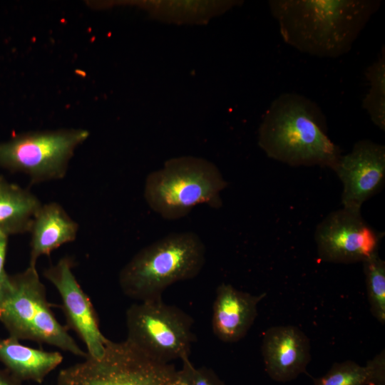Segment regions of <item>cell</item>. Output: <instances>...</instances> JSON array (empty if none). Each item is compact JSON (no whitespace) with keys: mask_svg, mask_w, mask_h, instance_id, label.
<instances>
[{"mask_svg":"<svg viewBox=\"0 0 385 385\" xmlns=\"http://www.w3.org/2000/svg\"><path fill=\"white\" fill-rule=\"evenodd\" d=\"M270 11L285 43L318 58L351 49L381 5L378 0H270Z\"/></svg>","mask_w":385,"mask_h":385,"instance_id":"6da1fadb","label":"cell"},{"mask_svg":"<svg viewBox=\"0 0 385 385\" xmlns=\"http://www.w3.org/2000/svg\"><path fill=\"white\" fill-rule=\"evenodd\" d=\"M258 145L267 157L291 166L334 170L342 155L327 135L320 106L297 93H282L272 101L259 127Z\"/></svg>","mask_w":385,"mask_h":385,"instance_id":"7a4b0ae2","label":"cell"},{"mask_svg":"<svg viewBox=\"0 0 385 385\" xmlns=\"http://www.w3.org/2000/svg\"><path fill=\"white\" fill-rule=\"evenodd\" d=\"M205 252L196 233H170L142 248L125 265L118 275L120 289L140 302L160 299L170 285L200 272Z\"/></svg>","mask_w":385,"mask_h":385,"instance_id":"3957f363","label":"cell"},{"mask_svg":"<svg viewBox=\"0 0 385 385\" xmlns=\"http://www.w3.org/2000/svg\"><path fill=\"white\" fill-rule=\"evenodd\" d=\"M227 185L213 163L202 158L180 156L166 160L161 168L147 175L143 194L153 211L163 219L176 220L199 205L221 207L220 193Z\"/></svg>","mask_w":385,"mask_h":385,"instance_id":"277c9868","label":"cell"},{"mask_svg":"<svg viewBox=\"0 0 385 385\" xmlns=\"http://www.w3.org/2000/svg\"><path fill=\"white\" fill-rule=\"evenodd\" d=\"M0 322L9 336L19 340L49 344L83 359L88 356L55 317L36 266L9 274L0 298Z\"/></svg>","mask_w":385,"mask_h":385,"instance_id":"5b68a950","label":"cell"},{"mask_svg":"<svg viewBox=\"0 0 385 385\" xmlns=\"http://www.w3.org/2000/svg\"><path fill=\"white\" fill-rule=\"evenodd\" d=\"M177 370L145 354L128 340H108L100 357L63 369L56 385H169Z\"/></svg>","mask_w":385,"mask_h":385,"instance_id":"8992f818","label":"cell"},{"mask_svg":"<svg viewBox=\"0 0 385 385\" xmlns=\"http://www.w3.org/2000/svg\"><path fill=\"white\" fill-rule=\"evenodd\" d=\"M89 136L84 129L30 131L0 142V167L27 175L32 184L63 178L75 150Z\"/></svg>","mask_w":385,"mask_h":385,"instance_id":"52a82bcc","label":"cell"},{"mask_svg":"<svg viewBox=\"0 0 385 385\" xmlns=\"http://www.w3.org/2000/svg\"><path fill=\"white\" fill-rule=\"evenodd\" d=\"M125 318L126 340L147 356L167 364L189 358L193 319L180 308L161 298L143 301L130 306Z\"/></svg>","mask_w":385,"mask_h":385,"instance_id":"ba28073f","label":"cell"},{"mask_svg":"<svg viewBox=\"0 0 385 385\" xmlns=\"http://www.w3.org/2000/svg\"><path fill=\"white\" fill-rule=\"evenodd\" d=\"M382 237L364 220L361 211L343 207L329 213L314 232L319 258L342 264L363 262L378 253Z\"/></svg>","mask_w":385,"mask_h":385,"instance_id":"9c48e42d","label":"cell"},{"mask_svg":"<svg viewBox=\"0 0 385 385\" xmlns=\"http://www.w3.org/2000/svg\"><path fill=\"white\" fill-rule=\"evenodd\" d=\"M73 267L71 258L63 257L46 268L43 276L55 287L61 297L66 327L75 332L85 344L88 356L100 357L109 339L102 334L97 313L78 282Z\"/></svg>","mask_w":385,"mask_h":385,"instance_id":"30bf717a","label":"cell"},{"mask_svg":"<svg viewBox=\"0 0 385 385\" xmlns=\"http://www.w3.org/2000/svg\"><path fill=\"white\" fill-rule=\"evenodd\" d=\"M334 171L343 185L342 207L361 211L363 203L384 184L385 146L371 140H359L350 152L341 155Z\"/></svg>","mask_w":385,"mask_h":385,"instance_id":"8fae6325","label":"cell"},{"mask_svg":"<svg viewBox=\"0 0 385 385\" xmlns=\"http://www.w3.org/2000/svg\"><path fill=\"white\" fill-rule=\"evenodd\" d=\"M310 342L298 327L274 326L264 334L262 355L265 371L277 382H288L304 373L311 360Z\"/></svg>","mask_w":385,"mask_h":385,"instance_id":"7c38bea8","label":"cell"},{"mask_svg":"<svg viewBox=\"0 0 385 385\" xmlns=\"http://www.w3.org/2000/svg\"><path fill=\"white\" fill-rule=\"evenodd\" d=\"M266 293L252 294L222 283L217 289L212 309V327L215 335L227 343L242 339L257 315L258 304Z\"/></svg>","mask_w":385,"mask_h":385,"instance_id":"4fadbf2b","label":"cell"},{"mask_svg":"<svg viewBox=\"0 0 385 385\" xmlns=\"http://www.w3.org/2000/svg\"><path fill=\"white\" fill-rule=\"evenodd\" d=\"M78 224L58 202L41 205L31 225L29 265L36 266L38 259L61 245L76 240Z\"/></svg>","mask_w":385,"mask_h":385,"instance_id":"5bb4252c","label":"cell"},{"mask_svg":"<svg viewBox=\"0 0 385 385\" xmlns=\"http://www.w3.org/2000/svg\"><path fill=\"white\" fill-rule=\"evenodd\" d=\"M63 359L58 351L34 349L10 336L0 338V363L21 382L31 381L41 384Z\"/></svg>","mask_w":385,"mask_h":385,"instance_id":"9a60e30c","label":"cell"},{"mask_svg":"<svg viewBox=\"0 0 385 385\" xmlns=\"http://www.w3.org/2000/svg\"><path fill=\"white\" fill-rule=\"evenodd\" d=\"M41 205L31 190L0 176L1 232L8 237L29 232Z\"/></svg>","mask_w":385,"mask_h":385,"instance_id":"2e32d148","label":"cell"},{"mask_svg":"<svg viewBox=\"0 0 385 385\" xmlns=\"http://www.w3.org/2000/svg\"><path fill=\"white\" fill-rule=\"evenodd\" d=\"M240 1H151L139 3L151 16L160 21L203 24L215 16L224 14Z\"/></svg>","mask_w":385,"mask_h":385,"instance_id":"e0dca14e","label":"cell"},{"mask_svg":"<svg viewBox=\"0 0 385 385\" xmlns=\"http://www.w3.org/2000/svg\"><path fill=\"white\" fill-rule=\"evenodd\" d=\"M369 85L362 100V108L371 122L380 130H385V50H381L377 59L364 72Z\"/></svg>","mask_w":385,"mask_h":385,"instance_id":"ac0fdd59","label":"cell"},{"mask_svg":"<svg viewBox=\"0 0 385 385\" xmlns=\"http://www.w3.org/2000/svg\"><path fill=\"white\" fill-rule=\"evenodd\" d=\"M370 311L381 324L385 323V262L376 253L363 262Z\"/></svg>","mask_w":385,"mask_h":385,"instance_id":"d6986e66","label":"cell"},{"mask_svg":"<svg viewBox=\"0 0 385 385\" xmlns=\"http://www.w3.org/2000/svg\"><path fill=\"white\" fill-rule=\"evenodd\" d=\"M374 361L365 366L351 360L334 363L323 376L314 379L313 385H371Z\"/></svg>","mask_w":385,"mask_h":385,"instance_id":"ffe728a7","label":"cell"},{"mask_svg":"<svg viewBox=\"0 0 385 385\" xmlns=\"http://www.w3.org/2000/svg\"><path fill=\"white\" fill-rule=\"evenodd\" d=\"M192 385H225L215 373L205 366L194 367L192 371Z\"/></svg>","mask_w":385,"mask_h":385,"instance_id":"44dd1931","label":"cell"},{"mask_svg":"<svg viewBox=\"0 0 385 385\" xmlns=\"http://www.w3.org/2000/svg\"><path fill=\"white\" fill-rule=\"evenodd\" d=\"M8 239L7 235L0 232V298L7 286L9 277L5 270Z\"/></svg>","mask_w":385,"mask_h":385,"instance_id":"7402d4cb","label":"cell"},{"mask_svg":"<svg viewBox=\"0 0 385 385\" xmlns=\"http://www.w3.org/2000/svg\"><path fill=\"white\" fill-rule=\"evenodd\" d=\"M183 367L177 370L176 374L169 385H192L193 364L189 360V358L183 361Z\"/></svg>","mask_w":385,"mask_h":385,"instance_id":"603a6c76","label":"cell"},{"mask_svg":"<svg viewBox=\"0 0 385 385\" xmlns=\"http://www.w3.org/2000/svg\"><path fill=\"white\" fill-rule=\"evenodd\" d=\"M374 369L372 385H385V354L384 350L374 357Z\"/></svg>","mask_w":385,"mask_h":385,"instance_id":"cb8c5ba5","label":"cell"},{"mask_svg":"<svg viewBox=\"0 0 385 385\" xmlns=\"http://www.w3.org/2000/svg\"><path fill=\"white\" fill-rule=\"evenodd\" d=\"M0 385H23L22 382L13 376L6 369L0 368Z\"/></svg>","mask_w":385,"mask_h":385,"instance_id":"d4e9b609","label":"cell"}]
</instances>
